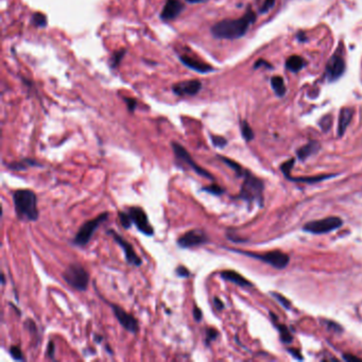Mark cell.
<instances>
[{
  "mask_svg": "<svg viewBox=\"0 0 362 362\" xmlns=\"http://www.w3.org/2000/svg\"><path fill=\"white\" fill-rule=\"evenodd\" d=\"M256 19L255 13L250 10L239 19H224L211 27V34L220 40H236L242 37L249 29V26Z\"/></svg>",
  "mask_w": 362,
  "mask_h": 362,
  "instance_id": "6da1fadb",
  "label": "cell"
},
{
  "mask_svg": "<svg viewBox=\"0 0 362 362\" xmlns=\"http://www.w3.org/2000/svg\"><path fill=\"white\" fill-rule=\"evenodd\" d=\"M13 203L16 216L24 221H36L40 216L37 208V197L30 189H18L13 193Z\"/></svg>",
  "mask_w": 362,
  "mask_h": 362,
  "instance_id": "7a4b0ae2",
  "label": "cell"
},
{
  "mask_svg": "<svg viewBox=\"0 0 362 362\" xmlns=\"http://www.w3.org/2000/svg\"><path fill=\"white\" fill-rule=\"evenodd\" d=\"M239 199H242L249 203L257 202L262 205L263 201V183L253 174L245 170L243 176V184L241 186Z\"/></svg>",
  "mask_w": 362,
  "mask_h": 362,
  "instance_id": "3957f363",
  "label": "cell"
},
{
  "mask_svg": "<svg viewBox=\"0 0 362 362\" xmlns=\"http://www.w3.org/2000/svg\"><path fill=\"white\" fill-rule=\"evenodd\" d=\"M62 277L68 286L80 291V292H84L88 288L89 274L86 269L80 263H70L63 272Z\"/></svg>",
  "mask_w": 362,
  "mask_h": 362,
  "instance_id": "277c9868",
  "label": "cell"
},
{
  "mask_svg": "<svg viewBox=\"0 0 362 362\" xmlns=\"http://www.w3.org/2000/svg\"><path fill=\"white\" fill-rule=\"evenodd\" d=\"M107 218L108 212L105 211L92 220H88L85 223H83L80 230L78 231V233L76 234L73 243L78 245V247H85V245L90 241V239L93 238L95 232L98 230V228L103 222L106 221Z\"/></svg>",
  "mask_w": 362,
  "mask_h": 362,
  "instance_id": "5b68a950",
  "label": "cell"
},
{
  "mask_svg": "<svg viewBox=\"0 0 362 362\" xmlns=\"http://www.w3.org/2000/svg\"><path fill=\"white\" fill-rule=\"evenodd\" d=\"M229 250L233 252H236V253H240L245 256L252 257V258H256V259H259L260 261L266 262L270 264L271 267L279 269V270L285 269L288 266L289 260H290L289 256L285 253H283V252L281 251H272V252H268V253H264V254H257V253H252V252H247V251H239V250H234V249H229Z\"/></svg>",
  "mask_w": 362,
  "mask_h": 362,
  "instance_id": "8992f818",
  "label": "cell"
},
{
  "mask_svg": "<svg viewBox=\"0 0 362 362\" xmlns=\"http://www.w3.org/2000/svg\"><path fill=\"white\" fill-rule=\"evenodd\" d=\"M171 147H172L173 153L174 155H176L177 159L180 160L181 163H183L187 167H189L193 172H196L197 174H199V176L208 179L210 181H215V178L212 177V174L209 173L208 171H206L205 169H203L202 167H200L196 161L192 159L191 155L187 152V150L182 145H180L179 143H174L173 141V143L171 144Z\"/></svg>",
  "mask_w": 362,
  "mask_h": 362,
  "instance_id": "52a82bcc",
  "label": "cell"
},
{
  "mask_svg": "<svg viewBox=\"0 0 362 362\" xmlns=\"http://www.w3.org/2000/svg\"><path fill=\"white\" fill-rule=\"evenodd\" d=\"M343 221L339 217H327L321 220H315V221H310L304 225L303 230L311 234H326L332 231L341 228Z\"/></svg>",
  "mask_w": 362,
  "mask_h": 362,
  "instance_id": "ba28073f",
  "label": "cell"
},
{
  "mask_svg": "<svg viewBox=\"0 0 362 362\" xmlns=\"http://www.w3.org/2000/svg\"><path fill=\"white\" fill-rule=\"evenodd\" d=\"M209 239L207 235L202 230H190L186 232L177 240V243L180 248L182 249H190L195 247H200V245L207 243Z\"/></svg>",
  "mask_w": 362,
  "mask_h": 362,
  "instance_id": "9c48e42d",
  "label": "cell"
},
{
  "mask_svg": "<svg viewBox=\"0 0 362 362\" xmlns=\"http://www.w3.org/2000/svg\"><path fill=\"white\" fill-rule=\"evenodd\" d=\"M109 307L112 308L114 315L116 316V319L119 322V324L124 327L126 331H128L129 333L131 334H137L138 329H139V323L137 321V319L133 316L131 313L127 312L126 310L120 307L119 305H116V304L109 303L108 304Z\"/></svg>",
  "mask_w": 362,
  "mask_h": 362,
  "instance_id": "30bf717a",
  "label": "cell"
},
{
  "mask_svg": "<svg viewBox=\"0 0 362 362\" xmlns=\"http://www.w3.org/2000/svg\"><path fill=\"white\" fill-rule=\"evenodd\" d=\"M107 234L112 235L114 240L117 242V244L122 249V251H124L126 260L129 264H130V266L140 267L141 264H143V260H141V258L136 254V252H135L133 245L130 242L127 241L126 239L122 238L117 232H115L113 230L107 231Z\"/></svg>",
  "mask_w": 362,
  "mask_h": 362,
  "instance_id": "8fae6325",
  "label": "cell"
},
{
  "mask_svg": "<svg viewBox=\"0 0 362 362\" xmlns=\"http://www.w3.org/2000/svg\"><path fill=\"white\" fill-rule=\"evenodd\" d=\"M128 212L130 214L133 223L136 225L137 230L141 234L146 236L154 235V229L152 228L150 222H149L148 216L143 208L138 207V206H132V207L128 209Z\"/></svg>",
  "mask_w": 362,
  "mask_h": 362,
  "instance_id": "7c38bea8",
  "label": "cell"
},
{
  "mask_svg": "<svg viewBox=\"0 0 362 362\" xmlns=\"http://www.w3.org/2000/svg\"><path fill=\"white\" fill-rule=\"evenodd\" d=\"M345 69L344 60L338 54L333 55L326 65V79L328 81H336L343 75Z\"/></svg>",
  "mask_w": 362,
  "mask_h": 362,
  "instance_id": "4fadbf2b",
  "label": "cell"
},
{
  "mask_svg": "<svg viewBox=\"0 0 362 362\" xmlns=\"http://www.w3.org/2000/svg\"><path fill=\"white\" fill-rule=\"evenodd\" d=\"M202 88V84L199 80L183 81L173 85V92L179 96H195Z\"/></svg>",
  "mask_w": 362,
  "mask_h": 362,
  "instance_id": "5bb4252c",
  "label": "cell"
},
{
  "mask_svg": "<svg viewBox=\"0 0 362 362\" xmlns=\"http://www.w3.org/2000/svg\"><path fill=\"white\" fill-rule=\"evenodd\" d=\"M184 9V4L180 0H167V2L161 11L160 18L163 21H172L177 18Z\"/></svg>",
  "mask_w": 362,
  "mask_h": 362,
  "instance_id": "9a60e30c",
  "label": "cell"
},
{
  "mask_svg": "<svg viewBox=\"0 0 362 362\" xmlns=\"http://www.w3.org/2000/svg\"><path fill=\"white\" fill-rule=\"evenodd\" d=\"M180 60L185 66H187L192 70H196V72L200 74H208V73L214 72V68H212L210 65H208V64L195 60V59H191L190 56L182 55V56H180Z\"/></svg>",
  "mask_w": 362,
  "mask_h": 362,
  "instance_id": "2e32d148",
  "label": "cell"
},
{
  "mask_svg": "<svg viewBox=\"0 0 362 362\" xmlns=\"http://www.w3.org/2000/svg\"><path fill=\"white\" fill-rule=\"evenodd\" d=\"M220 276H221L223 280L235 284V285L237 286H240V287H251L252 286V284L248 280H245L242 275L237 273L236 271L224 270L221 273H220Z\"/></svg>",
  "mask_w": 362,
  "mask_h": 362,
  "instance_id": "e0dca14e",
  "label": "cell"
},
{
  "mask_svg": "<svg viewBox=\"0 0 362 362\" xmlns=\"http://www.w3.org/2000/svg\"><path fill=\"white\" fill-rule=\"evenodd\" d=\"M353 109L350 107L342 108L339 116V122H338V135L342 136L346 131L348 125L351 124V120L353 118Z\"/></svg>",
  "mask_w": 362,
  "mask_h": 362,
  "instance_id": "ac0fdd59",
  "label": "cell"
},
{
  "mask_svg": "<svg viewBox=\"0 0 362 362\" xmlns=\"http://www.w3.org/2000/svg\"><path fill=\"white\" fill-rule=\"evenodd\" d=\"M319 149H320V144L318 143V141H310V143H308L307 145L300 148L299 150H297V156H299L301 160H305L308 157L311 156V155L318 152Z\"/></svg>",
  "mask_w": 362,
  "mask_h": 362,
  "instance_id": "d6986e66",
  "label": "cell"
},
{
  "mask_svg": "<svg viewBox=\"0 0 362 362\" xmlns=\"http://www.w3.org/2000/svg\"><path fill=\"white\" fill-rule=\"evenodd\" d=\"M270 315H271V318H272L273 324L275 325V327L277 328V331H279V333H280L281 340H282L283 343H285V344L291 343V342H292V340H293V337H292V335H291V333L289 332L288 327L286 325H284V324H280L279 321H277V316H275L272 312L270 313Z\"/></svg>",
  "mask_w": 362,
  "mask_h": 362,
  "instance_id": "ffe728a7",
  "label": "cell"
},
{
  "mask_svg": "<svg viewBox=\"0 0 362 362\" xmlns=\"http://www.w3.org/2000/svg\"><path fill=\"white\" fill-rule=\"evenodd\" d=\"M33 166H41L38 163H36L35 160L30 159V158H26L23 159L22 161H14V163H10L6 165L8 169L10 170H14V171H22V170H26L29 167H33Z\"/></svg>",
  "mask_w": 362,
  "mask_h": 362,
  "instance_id": "44dd1931",
  "label": "cell"
},
{
  "mask_svg": "<svg viewBox=\"0 0 362 362\" xmlns=\"http://www.w3.org/2000/svg\"><path fill=\"white\" fill-rule=\"evenodd\" d=\"M304 66H305V62H304V60L299 55H291L290 57H288V60L286 62L287 69L293 73L300 72Z\"/></svg>",
  "mask_w": 362,
  "mask_h": 362,
  "instance_id": "7402d4cb",
  "label": "cell"
},
{
  "mask_svg": "<svg viewBox=\"0 0 362 362\" xmlns=\"http://www.w3.org/2000/svg\"><path fill=\"white\" fill-rule=\"evenodd\" d=\"M271 85H272V88L277 96L283 97L286 94V85L282 77H273L271 80Z\"/></svg>",
  "mask_w": 362,
  "mask_h": 362,
  "instance_id": "603a6c76",
  "label": "cell"
},
{
  "mask_svg": "<svg viewBox=\"0 0 362 362\" xmlns=\"http://www.w3.org/2000/svg\"><path fill=\"white\" fill-rule=\"evenodd\" d=\"M336 176V174H323V176H318V177H308V178H291V181H294V182H304V183H308V184H314L318 182H322V181L327 180V179H332Z\"/></svg>",
  "mask_w": 362,
  "mask_h": 362,
  "instance_id": "cb8c5ba5",
  "label": "cell"
},
{
  "mask_svg": "<svg viewBox=\"0 0 362 362\" xmlns=\"http://www.w3.org/2000/svg\"><path fill=\"white\" fill-rule=\"evenodd\" d=\"M218 157H219L220 159H221L224 164L228 165V166L231 168V169L234 170L237 177H243V176H244L245 170L243 169V168H242L240 165L237 164L236 161L232 160V159H230V158H228V157H224V156H218Z\"/></svg>",
  "mask_w": 362,
  "mask_h": 362,
  "instance_id": "d4e9b609",
  "label": "cell"
},
{
  "mask_svg": "<svg viewBox=\"0 0 362 362\" xmlns=\"http://www.w3.org/2000/svg\"><path fill=\"white\" fill-rule=\"evenodd\" d=\"M118 219H119L120 224L122 225V228L126 230L131 229L133 221H132V218L130 214H129L128 211H118Z\"/></svg>",
  "mask_w": 362,
  "mask_h": 362,
  "instance_id": "484cf974",
  "label": "cell"
},
{
  "mask_svg": "<svg viewBox=\"0 0 362 362\" xmlns=\"http://www.w3.org/2000/svg\"><path fill=\"white\" fill-rule=\"evenodd\" d=\"M240 128H241V134L243 138L247 141H251L253 140L254 138V132L252 130V128L249 126V124L245 120H242L240 124Z\"/></svg>",
  "mask_w": 362,
  "mask_h": 362,
  "instance_id": "4316f807",
  "label": "cell"
},
{
  "mask_svg": "<svg viewBox=\"0 0 362 362\" xmlns=\"http://www.w3.org/2000/svg\"><path fill=\"white\" fill-rule=\"evenodd\" d=\"M202 190L207 193H210V195H214V196H221L224 192V189L222 188V187H220L217 184H210L208 186H205L203 187Z\"/></svg>",
  "mask_w": 362,
  "mask_h": 362,
  "instance_id": "83f0119b",
  "label": "cell"
},
{
  "mask_svg": "<svg viewBox=\"0 0 362 362\" xmlns=\"http://www.w3.org/2000/svg\"><path fill=\"white\" fill-rule=\"evenodd\" d=\"M10 355L11 357L16 360V361H25V357L23 355V352L21 350V347L17 346V345H13L10 347Z\"/></svg>",
  "mask_w": 362,
  "mask_h": 362,
  "instance_id": "f1b7e54d",
  "label": "cell"
},
{
  "mask_svg": "<svg viewBox=\"0 0 362 362\" xmlns=\"http://www.w3.org/2000/svg\"><path fill=\"white\" fill-rule=\"evenodd\" d=\"M219 336V333L217 329H215L214 327H209L206 329V338H205V344L206 345H209L210 342L215 341Z\"/></svg>",
  "mask_w": 362,
  "mask_h": 362,
  "instance_id": "f546056e",
  "label": "cell"
},
{
  "mask_svg": "<svg viewBox=\"0 0 362 362\" xmlns=\"http://www.w3.org/2000/svg\"><path fill=\"white\" fill-rule=\"evenodd\" d=\"M294 158L292 159H289L288 161H285L282 166H281V170L283 171L284 176H285L286 178L290 179L291 178V170H292V167L294 165Z\"/></svg>",
  "mask_w": 362,
  "mask_h": 362,
  "instance_id": "4dcf8cb0",
  "label": "cell"
},
{
  "mask_svg": "<svg viewBox=\"0 0 362 362\" xmlns=\"http://www.w3.org/2000/svg\"><path fill=\"white\" fill-rule=\"evenodd\" d=\"M25 328L27 329V331L30 333V335L32 336V337H36L38 338V333H37V327H36V324L34 321H32L31 319H28L27 321L25 322Z\"/></svg>",
  "mask_w": 362,
  "mask_h": 362,
  "instance_id": "1f68e13d",
  "label": "cell"
},
{
  "mask_svg": "<svg viewBox=\"0 0 362 362\" xmlns=\"http://www.w3.org/2000/svg\"><path fill=\"white\" fill-rule=\"evenodd\" d=\"M33 23L37 27H45L47 25V18L42 13H35L33 15Z\"/></svg>",
  "mask_w": 362,
  "mask_h": 362,
  "instance_id": "d6a6232c",
  "label": "cell"
},
{
  "mask_svg": "<svg viewBox=\"0 0 362 362\" xmlns=\"http://www.w3.org/2000/svg\"><path fill=\"white\" fill-rule=\"evenodd\" d=\"M332 124H333V119L331 116H325V117L322 118V120L320 121V126L322 128V130L324 132L329 131V129L332 128Z\"/></svg>",
  "mask_w": 362,
  "mask_h": 362,
  "instance_id": "836d02e7",
  "label": "cell"
},
{
  "mask_svg": "<svg viewBox=\"0 0 362 362\" xmlns=\"http://www.w3.org/2000/svg\"><path fill=\"white\" fill-rule=\"evenodd\" d=\"M211 141H212V144H214V146L217 148H223L228 145V140L222 136H215V135H212Z\"/></svg>",
  "mask_w": 362,
  "mask_h": 362,
  "instance_id": "e575fe53",
  "label": "cell"
},
{
  "mask_svg": "<svg viewBox=\"0 0 362 362\" xmlns=\"http://www.w3.org/2000/svg\"><path fill=\"white\" fill-rule=\"evenodd\" d=\"M125 54H126V50H120V51H117V52L113 55L112 61H111L113 67H116L118 65L120 61L122 60V57L125 56Z\"/></svg>",
  "mask_w": 362,
  "mask_h": 362,
  "instance_id": "d590c367",
  "label": "cell"
},
{
  "mask_svg": "<svg viewBox=\"0 0 362 362\" xmlns=\"http://www.w3.org/2000/svg\"><path fill=\"white\" fill-rule=\"evenodd\" d=\"M272 295L275 297V299L277 300V301H279L280 303H281V305L283 306V307H285L286 309H290V302L286 299V297L285 296H283L282 294H280V293H275V292H273L272 293Z\"/></svg>",
  "mask_w": 362,
  "mask_h": 362,
  "instance_id": "8d00e7d4",
  "label": "cell"
},
{
  "mask_svg": "<svg viewBox=\"0 0 362 362\" xmlns=\"http://www.w3.org/2000/svg\"><path fill=\"white\" fill-rule=\"evenodd\" d=\"M176 273L180 276V277H184V279H186V277H189L190 276V271L187 269L186 267L184 266H179L176 270Z\"/></svg>",
  "mask_w": 362,
  "mask_h": 362,
  "instance_id": "74e56055",
  "label": "cell"
},
{
  "mask_svg": "<svg viewBox=\"0 0 362 362\" xmlns=\"http://www.w3.org/2000/svg\"><path fill=\"white\" fill-rule=\"evenodd\" d=\"M192 314H193V319H195L197 322H201L202 318H203V313L201 311V309H200L198 306H193V311H192Z\"/></svg>",
  "mask_w": 362,
  "mask_h": 362,
  "instance_id": "f35d334b",
  "label": "cell"
},
{
  "mask_svg": "<svg viewBox=\"0 0 362 362\" xmlns=\"http://www.w3.org/2000/svg\"><path fill=\"white\" fill-rule=\"evenodd\" d=\"M54 353H55V346L52 341L48 342V346H47V356L51 359H54Z\"/></svg>",
  "mask_w": 362,
  "mask_h": 362,
  "instance_id": "ab89813d",
  "label": "cell"
},
{
  "mask_svg": "<svg viewBox=\"0 0 362 362\" xmlns=\"http://www.w3.org/2000/svg\"><path fill=\"white\" fill-rule=\"evenodd\" d=\"M326 327L328 329H332V331L334 332H342L341 329V326H339L337 323H334V322H331V321H326Z\"/></svg>",
  "mask_w": 362,
  "mask_h": 362,
  "instance_id": "60d3db41",
  "label": "cell"
},
{
  "mask_svg": "<svg viewBox=\"0 0 362 362\" xmlns=\"http://www.w3.org/2000/svg\"><path fill=\"white\" fill-rule=\"evenodd\" d=\"M274 3H275V0H264L263 5L261 8V12L269 11L274 5Z\"/></svg>",
  "mask_w": 362,
  "mask_h": 362,
  "instance_id": "b9f144b4",
  "label": "cell"
},
{
  "mask_svg": "<svg viewBox=\"0 0 362 362\" xmlns=\"http://www.w3.org/2000/svg\"><path fill=\"white\" fill-rule=\"evenodd\" d=\"M125 101L127 102V105H128V108L129 109H130V111L131 112H133L134 111V109H135V107H136V100H134V99H131V98H126L125 99Z\"/></svg>",
  "mask_w": 362,
  "mask_h": 362,
  "instance_id": "7bdbcfd3",
  "label": "cell"
},
{
  "mask_svg": "<svg viewBox=\"0 0 362 362\" xmlns=\"http://www.w3.org/2000/svg\"><path fill=\"white\" fill-rule=\"evenodd\" d=\"M214 305L217 308V310H222L224 308V304L219 297H214Z\"/></svg>",
  "mask_w": 362,
  "mask_h": 362,
  "instance_id": "ee69618b",
  "label": "cell"
},
{
  "mask_svg": "<svg viewBox=\"0 0 362 362\" xmlns=\"http://www.w3.org/2000/svg\"><path fill=\"white\" fill-rule=\"evenodd\" d=\"M343 358L346 361H359V362H362V359H360L356 356H353V355H351V354H345L343 356Z\"/></svg>",
  "mask_w": 362,
  "mask_h": 362,
  "instance_id": "f6af8a7d",
  "label": "cell"
},
{
  "mask_svg": "<svg viewBox=\"0 0 362 362\" xmlns=\"http://www.w3.org/2000/svg\"><path fill=\"white\" fill-rule=\"evenodd\" d=\"M94 339H95L96 343H101L102 340H103V337H102V336H99V335H95Z\"/></svg>",
  "mask_w": 362,
  "mask_h": 362,
  "instance_id": "bcb514c9",
  "label": "cell"
},
{
  "mask_svg": "<svg viewBox=\"0 0 362 362\" xmlns=\"http://www.w3.org/2000/svg\"><path fill=\"white\" fill-rule=\"evenodd\" d=\"M186 1H188L190 3H198V2H203V1H206V0H186Z\"/></svg>",
  "mask_w": 362,
  "mask_h": 362,
  "instance_id": "7dc6e473",
  "label": "cell"
},
{
  "mask_svg": "<svg viewBox=\"0 0 362 362\" xmlns=\"http://www.w3.org/2000/svg\"><path fill=\"white\" fill-rule=\"evenodd\" d=\"M1 284H2V286L5 285V276H4V274L1 275Z\"/></svg>",
  "mask_w": 362,
  "mask_h": 362,
  "instance_id": "c3c4849f",
  "label": "cell"
}]
</instances>
